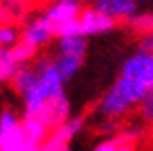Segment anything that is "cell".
<instances>
[{
    "label": "cell",
    "instance_id": "obj_1",
    "mask_svg": "<svg viewBox=\"0 0 153 151\" xmlns=\"http://www.w3.org/2000/svg\"><path fill=\"white\" fill-rule=\"evenodd\" d=\"M65 83L53 57H38L34 62L20 67L10 85L22 101V115L38 117L54 129L73 117Z\"/></svg>",
    "mask_w": 153,
    "mask_h": 151
},
{
    "label": "cell",
    "instance_id": "obj_2",
    "mask_svg": "<svg viewBox=\"0 0 153 151\" xmlns=\"http://www.w3.org/2000/svg\"><path fill=\"white\" fill-rule=\"evenodd\" d=\"M147 93L141 85L133 83L131 79L119 75L115 79V83L109 87L101 99L95 105V113L101 121H117L125 119L127 115H131L133 111H137L139 105L143 103V99L147 97Z\"/></svg>",
    "mask_w": 153,
    "mask_h": 151
},
{
    "label": "cell",
    "instance_id": "obj_3",
    "mask_svg": "<svg viewBox=\"0 0 153 151\" xmlns=\"http://www.w3.org/2000/svg\"><path fill=\"white\" fill-rule=\"evenodd\" d=\"M56 36H59L56 26L42 12L26 18V22L22 24V42L32 46L38 53L42 48H46L48 45H53L54 40H56Z\"/></svg>",
    "mask_w": 153,
    "mask_h": 151
},
{
    "label": "cell",
    "instance_id": "obj_4",
    "mask_svg": "<svg viewBox=\"0 0 153 151\" xmlns=\"http://www.w3.org/2000/svg\"><path fill=\"white\" fill-rule=\"evenodd\" d=\"M119 75L141 85L145 91H151L153 89V57L147 53H141V51L131 53L123 60Z\"/></svg>",
    "mask_w": 153,
    "mask_h": 151
},
{
    "label": "cell",
    "instance_id": "obj_5",
    "mask_svg": "<svg viewBox=\"0 0 153 151\" xmlns=\"http://www.w3.org/2000/svg\"><path fill=\"white\" fill-rule=\"evenodd\" d=\"M83 127H85V119L73 115L69 121H65L62 125H59L51 131L46 143L42 145V151H69V145L83 131Z\"/></svg>",
    "mask_w": 153,
    "mask_h": 151
},
{
    "label": "cell",
    "instance_id": "obj_6",
    "mask_svg": "<svg viewBox=\"0 0 153 151\" xmlns=\"http://www.w3.org/2000/svg\"><path fill=\"white\" fill-rule=\"evenodd\" d=\"M83 12L81 0H59V2H48L42 10V14L56 26V32L67 26V24L79 20V16Z\"/></svg>",
    "mask_w": 153,
    "mask_h": 151
},
{
    "label": "cell",
    "instance_id": "obj_7",
    "mask_svg": "<svg viewBox=\"0 0 153 151\" xmlns=\"http://www.w3.org/2000/svg\"><path fill=\"white\" fill-rule=\"evenodd\" d=\"M115 20H111L107 14H103L97 6L83 8V12L79 16V28L83 36H99V34H107L115 28Z\"/></svg>",
    "mask_w": 153,
    "mask_h": 151
},
{
    "label": "cell",
    "instance_id": "obj_8",
    "mask_svg": "<svg viewBox=\"0 0 153 151\" xmlns=\"http://www.w3.org/2000/svg\"><path fill=\"white\" fill-rule=\"evenodd\" d=\"M93 6H97L115 22L131 24V20L139 14V0H99Z\"/></svg>",
    "mask_w": 153,
    "mask_h": 151
},
{
    "label": "cell",
    "instance_id": "obj_9",
    "mask_svg": "<svg viewBox=\"0 0 153 151\" xmlns=\"http://www.w3.org/2000/svg\"><path fill=\"white\" fill-rule=\"evenodd\" d=\"M54 54L56 57H73L83 59L87 54V36L83 34H59L54 40Z\"/></svg>",
    "mask_w": 153,
    "mask_h": 151
},
{
    "label": "cell",
    "instance_id": "obj_10",
    "mask_svg": "<svg viewBox=\"0 0 153 151\" xmlns=\"http://www.w3.org/2000/svg\"><path fill=\"white\" fill-rule=\"evenodd\" d=\"M22 125H24V135H26V139L32 145H36V147H42L46 143L48 135H51V131H53L45 121L38 119V117H26V115H22Z\"/></svg>",
    "mask_w": 153,
    "mask_h": 151
},
{
    "label": "cell",
    "instance_id": "obj_11",
    "mask_svg": "<svg viewBox=\"0 0 153 151\" xmlns=\"http://www.w3.org/2000/svg\"><path fill=\"white\" fill-rule=\"evenodd\" d=\"M20 67H22V65L18 62L14 51L0 46V85L12 83L16 73L20 71Z\"/></svg>",
    "mask_w": 153,
    "mask_h": 151
},
{
    "label": "cell",
    "instance_id": "obj_12",
    "mask_svg": "<svg viewBox=\"0 0 153 151\" xmlns=\"http://www.w3.org/2000/svg\"><path fill=\"white\" fill-rule=\"evenodd\" d=\"M20 42H22V24H18V20L14 18L0 20V46L14 48Z\"/></svg>",
    "mask_w": 153,
    "mask_h": 151
},
{
    "label": "cell",
    "instance_id": "obj_13",
    "mask_svg": "<svg viewBox=\"0 0 153 151\" xmlns=\"http://www.w3.org/2000/svg\"><path fill=\"white\" fill-rule=\"evenodd\" d=\"M93 151H141V149H139V145L127 143L119 135H111L107 139L99 141V143L93 147Z\"/></svg>",
    "mask_w": 153,
    "mask_h": 151
},
{
    "label": "cell",
    "instance_id": "obj_14",
    "mask_svg": "<svg viewBox=\"0 0 153 151\" xmlns=\"http://www.w3.org/2000/svg\"><path fill=\"white\" fill-rule=\"evenodd\" d=\"M53 59H54L56 68H59V71H61V75L65 77V81L73 79V77L81 71V67H83V59H73V57H56V54H53Z\"/></svg>",
    "mask_w": 153,
    "mask_h": 151
},
{
    "label": "cell",
    "instance_id": "obj_15",
    "mask_svg": "<svg viewBox=\"0 0 153 151\" xmlns=\"http://www.w3.org/2000/svg\"><path fill=\"white\" fill-rule=\"evenodd\" d=\"M137 113H139V119H141L143 125H151L153 127V89L147 93V97L143 99V103L139 105Z\"/></svg>",
    "mask_w": 153,
    "mask_h": 151
},
{
    "label": "cell",
    "instance_id": "obj_16",
    "mask_svg": "<svg viewBox=\"0 0 153 151\" xmlns=\"http://www.w3.org/2000/svg\"><path fill=\"white\" fill-rule=\"evenodd\" d=\"M32 0H4L6 4V18H14L18 20V16H22L26 12V8Z\"/></svg>",
    "mask_w": 153,
    "mask_h": 151
},
{
    "label": "cell",
    "instance_id": "obj_17",
    "mask_svg": "<svg viewBox=\"0 0 153 151\" xmlns=\"http://www.w3.org/2000/svg\"><path fill=\"white\" fill-rule=\"evenodd\" d=\"M137 51L147 53V54H151V57H153V30L143 32V34H139V36H137Z\"/></svg>",
    "mask_w": 153,
    "mask_h": 151
},
{
    "label": "cell",
    "instance_id": "obj_18",
    "mask_svg": "<svg viewBox=\"0 0 153 151\" xmlns=\"http://www.w3.org/2000/svg\"><path fill=\"white\" fill-rule=\"evenodd\" d=\"M0 151H42V147H36L30 141H22V143L12 145V147H4V149H0Z\"/></svg>",
    "mask_w": 153,
    "mask_h": 151
},
{
    "label": "cell",
    "instance_id": "obj_19",
    "mask_svg": "<svg viewBox=\"0 0 153 151\" xmlns=\"http://www.w3.org/2000/svg\"><path fill=\"white\" fill-rule=\"evenodd\" d=\"M6 18V4H4V0H0V20H4Z\"/></svg>",
    "mask_w": 153,
    "mask_h": 151
},
{
    "label": "cell",
    "instance_id": "obj_20",
    "mask_svg": "<svg viewBox=\"0 0 153 151\" xmlns=\"http://www.w3.org/2000/svg\"><path fill=\"white\" fill-rule=\"evenodd\" d=\"M149 141H151V149H153V131H151V135H149Z\"/></svg>",
    "mask_w": 153,
    "mask_h": 151
},
{
    "label": "cell",
    "instance_id": "obj_21",
    "mask_svg": "<svg viewBox=\"0 0 153 151\" xmlns=\"http://www.w3.org/2000/svg\"><path fill=\"white\" fill-rule=\"evenodd\" d=\"M87 2H93V4H95V2H99V0H87Z\"/></svg>",
    "mask_w": 153,
    "mask_h": 151
},
{
    "label": "cell",
    "instance_id": "obj_22",
    "mask_svg": "<svg viewBox=\"0 0 153 151\" xmlns=\"http://www.w3.org/2000/svg\"><path fill=\"white\" fill-rule=\"evenodd\" d=\"M46 2H59V0H46Z\"/></svg>",
    "mask_w": 153,
    "mask_h": 151
}]
</instances>
